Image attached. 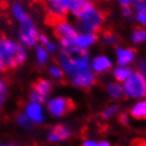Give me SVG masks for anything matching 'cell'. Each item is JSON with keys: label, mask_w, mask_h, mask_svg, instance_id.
I'll return each mask as SVG.
<instances>
[{"label": "cell", "mask_w": 146, "mask_h": 146, "mask_svg": "<svg viewBox=\"0 0 146 146\" xmlns=\"http://www.w3.org/2000/svg\"><path fill=\"white\" fill-rule=\"evenodd\" d=\"M58 60H60V66L62 69L71 76H74L76 73L82 71H87L89 63L88 52L77 46L62 48Z\"/></svg>", "instance_id": "cell-1"}, {"label": "cell", "mask_w": 146, "mask_h": 146, "mask_svg": "<svg viewBox=\"0 0 146 146\" xmlns=\"http://www.w3.org/2000/svg\"><path fill=\"white\" fill-rule=\"evenodd\" d=\"M0 51L4 57L6 69H14L25 62L26 53L24 48L17 43L3 37L0 38Z\"/></svg>", "instance_id": "cell-2"}, {"label": "cell", "mask_w": 146, "mask_h": 146, "mask_svg": "<svg viewBox=\"0 0 146 146\" xmlns=\"http://www.w3.org/2000/svg\"><path fill=\"white\" fill-rule=\"evenodd\" d=\"M105 17H107V14L104 11L94 9L88 15H86L82 19H78L77 25L79 31H82L83 34H97L100 30Z\"/></svg>", "instance_id": "cell-3"}, {"label": "cell", "mask_w": 146, "mask_h": 146, "mask_svg": "<svg viewBox=\"0 0 146 146\" xmlns=\"http://www.w3.org/2000/svg\"><path fill=\"white\" fill-rule=\"evenodd\" d=\"M123 88L124 93L130 98L146 97V78L140 72H131Z\"/></svg>", "instance_id": "cell-4"}, {"label": "cell", "mask_w": 146, "mask_h": 146, "mask_svg": "<svg viewBox=\"0 0 146 146\" xmlns=\"http://www.w3.org/2000/svg\"><path fill=\"white\" fill-rule=\"evenodd\" d=\"M53 29V32L56 35V37L60 40L62 48H68V47L74 46V41L78 37V32L73 29L71 25H68L67 23H61L56 25Z\"/></svg>", "instance_id": "cell-5"}, {"label": "cell", "mask_w": 146, "mask_h": 146, "mask_svg": "<svg viewBox=\"0 0 146 146\" xmlns=\"http://www.w3.org/2000/svg\"><path fill=\"white\" fill-rule=\"evenodd\" d=\"M51 83L47 79L38 78L32 83L31 86V93H30V99L35 104H43L46 102V98L51 93Z\"/></svg>", "instance_id": "cell-6"}, {"label": "cell", "mask_w": 146, "mask_h": 146, "mask_svg": "<svg viewBox=\"0 0 146 146\" xmlns=\"http://www.w3.org/2000/svg\"><path fill=\"white\" fill-rule=\"evenodd\" d=\"M76 105L74 102L69 98H64V97H58V98H53L48 102V111L52 114L53 116H63L66 114H69L71 111L74 110Z\"/></svg>", "instance_id": "cell-7"}, {"label": "cell", "mask_w": 146, "mask_h": 146, "mask_svg": "<svg viewBox=\"0 0 146 146\" xmlns=\"http://www.w3.org/2000/svg\"><path fill=\"white\" fill-rule=\"evenodd\" d=\"M19 37L21 40V42L27 47H32L34 45H36V42H37V40H38V32L36 30V27H35L34 23L31 21V19L25 21V23H21Z\"/></svg>", "instance_id": "cell-8"}, {"label": "cell", "mask_w": 146, "mask_h": 146, "mask_svg": "<svg viewBox=\"0 0 146 146\" xmlns=\"http://www.w3.org/2000/svg\"><path fill=\"white\" fill-rule=\"evenodd\" d=\"M72 82L73 84L79 87V88H89V87H92L97 83V77L87 69V71L76 73L72 77Z\"/></svg>", "instance_id": "cell-9"}, {"label": "cell", "mask_w": 146, "mask_h": 146, "mask_svg": "<svg viewBox=\"0 0 146 146\" xmlns=\"http://www.w3.org/2000/svg\"><path fill=\"white\" fill-rule=\"evenodd\" d=\"M94 9L96 8H94V5L89 0H73V3L71 4V8H69V10H71L78 19H82V17H84L86 15H88Z\"/></svg>", "instance_id": "cell-10"}, {"label": "cell", "mask_w": 146, "mask_h": 146, "mask_svg": "<svg viewBox=\"0 0 146 146\" xmlns=\"http://www.w3.org/2000/svg\"><path fill=\"white\" fill-rule=\"evenodd\" d=\"M38 1L41 4L46 5L51 11L66 15L69 8H71V4L73 3V0H38Z\"/></svg>", "instance_id": "cell-11"}, {"label": "cell", "mask_w": 146, "mask_h": 146, "mask_svg": "<svg viewBox=\"0 0 146 146\" xmlns=\"http://www.w3.org/2000/svg\"><path fill=\"white\" fill-rule=\"evenodd\" d=\"M69 136H71V131H69L63 124L54 125L48 133V140L52 142L63 141L66 139H68Z\"/></svg>", "instance_id": "cell-12"}, {"label": "cell", "mask_w": 146, "mask_h": 146, "mask_svg": "<svg viewBox=\"0 0 146 146\" xmlns=\"http://www.w3.org/2000/svg\"><path fill=\"white\" fill-rule=\"evenodd\" d=\"M135 54H136V51L134 48H118L116 56H118L119 66L123 67V66H126L127 63H130L135 58Z\"/></svg>", "instance_id": "cell-13"}, {"label": "cell", "mask_w": 146, "mask_h": 146, "mask_svg": "<svg viewBox=\"0 0 146 146\" xmlns=\"http://www.w3.org/2000/svg\"><path fill=\"white\" fill-rule=\"evenodd\" d=\"M97 38H98L97 34H82V35H78V37L76 38V41H74V46L79 47V48L86 50L87 47L93 45V43L97 41Z\"/></svg>", "instance_id": "cell-14"}, {"label": "cell", "mask_w": 146, "mask_h": 146, "mask_svg": "<svg viewBox=\"0 0 146 146\" xmlns=\"http://www.w3.org/2000/svg\"><path fill=\"white\" fill-rule=\"evenodd\" d=\"M111 68V62L104 56H99L93 61V71L96 73H105Z\"/></svg>", "instance_id": "cell-15"}, {"label": "cell", "mask_w": 146, "mask_h": 146, "mask_svg": "<svg viewBox=\"0 0 146 146\" xmlns=\"http://www.w3.org/2000/svg\"><path fill=\"white\" fill-rule=\"evenodd\" d=\"M26 115L30 118L32 121L35 123H40L43 120V113H42V109L38 104H35L32 103L27 107L26 109Z\"/></svg>", "instance_id": "cell-16"}, {"label": "cell", "mask_w": 146, "mask_h": 146, "mask_svg": "<svg viewBox=\"0 0 146 146\" xmlns=\"http://www.w3.org/2000/svg\"><path fill=\"white\" fill-rule=\"evenodd\" d=\"M130 114L134 119L145 120L146 119V100H141L136 103L130 110Z\"/></svg>", "instance_id": "cell-17"}, {"label": "cell", "mask_w": 146, "mask_h": 146, "mask_svg": "<svg viewBox=\"0 0 146 146\" xmlns=\"http://www.w3.org/2000/svg\"><path fill=\"white\" fill-rule=\"evenodd\" d=\"M108 92L113 99H119L124 96V88L119 83H110L108 86Z\"/></svg>", "instance_id": "cell-18"}, {"label": "cell", "mask_w": 146, "mask_h": 146, "mask_svg": "<svg viewBox=\"0 0 146 146\" xmlns=\"http://www.w3.org/2000/svg\"><path fill=\"white\" fill-rule=\"evenodd\" d=\"M130 74H131V69L125 68V67H120L114 71V77L118 82H125L129 78Z\"/></svg>", "instance_id": "cell-19"}, {"label": "cell", "mask_w": 146, "mask_h": 146, "mask_svg": "<svg viewBox=\"0 0 146 146\" xmlns=\"http://www.w3.org/2000/svg\"><path fill=\"white\" fill-rule=\"evenodd\" d=\"M13 11H14V15L16 16V19L20 21V23H25V21L30 20V16L26 15L24 11V9L21 8V5L19 4H14V8H13Z\"/></svg>", "instance_id": "cell-20"}, {"label": "cell", "mask_w": 146, "mask_h": 146, "mask_svg": "<svg viewBox=\"0 0 146 146\" xmlns=\"http://www.w3.org/2000/svg\"><path fill=\"white\" fill-rule=\"evenodd\" d=\"M133 41L135 43H142L146 41V30L141 27L135 29L133 32Z\"/></svg>", "instance_id": "cell-21"}, {"label": "cell", "mask_w": 146, "mask_h": 146, "mask_svg": "<svg viewBox=\"0 0 146 146\" xmlns=\"http://www.w3.org/2000/svg\"><path fill=\"white\" fill-rule=\"evenodd\" d=\"M103 38H104V41L109 43V45H118L119 43V37L116 36L115 34H113L111 31H105L104 32V35H103Z\"/></svg>", "instance_id": "cell-22"}, {"label": "cell", "mask_w": 146, "mask_h": 146, "mask_svg": "<svg viewBox=\"0 0 146 146\" xmlns=\"http://www.w3.org/2000/svg\"><path fill=\"white\" fill-rule=\"evenodd\" d=\"M36 53H37V61H38V63H41V64L46 63L48 54H47V51L43 48L42 46L37 47V51H36Z\"/></svg>", "instance_id": "cell-23"}, {"label": "cell", "mask_w": 146, "mask_h": 146, "mask_svg": "<svg viewBox=\"0 0 146 146\" xmlns=\"http://www.w3.org/2000/svg\"><path fill=\"white\" fill-rule=\"evenodd\" d=\"M118 110H119V107H116V105H113V107L105 109V110L102 113V116H103V118H110V116L116 114Z\"/></svg>", "instance_id": "cell-24"}, {"label": "cell", "mask_w": 146, "mask_h": 146, "mask_svg": "<svg viewBox=\"0 0 146 146\" xmlns=\"http://www.w3.org/2000/svg\"><path fill=\"white\" fill-rule=\"evenodd\" d=\"M133 5L137 11L146 10V0H133Z\"/></svg>", "instance_id": "cell-25"}, {"label": "cell", "mask_w": 146, "mask_h": 146, "mask_svg": "<svg viewBox=\"0 0 146 146\" xmlns=\"http://www.w3.org/2000/svg\"><path fill=\"white\" fill-rule=\"evenodd\" d=\"M19 123H20V125L24 127H30L32 125V120L29 118L27 115H21L19 118Z\"/></svg>", "instance_id": "cell-26"}, {"label": "cell", "mask_w": 146, "mask_h": 146, "mask_svg": "<svg viewBox=\"0 0 146 146\" xmlns=\"http://www.w3.org/2000/svg\"><path fill=\"white\" fill-rule=\"evenodd\" d=\"M83 146H110L109 145V142L107 141H100V142H94V141H86L84 144H83Z\"/></svg>", "instance_id": "cell-27"}, {"label": "cell", "mask_w": 146, "mask_h": 146, "mask_svg": "<svg viewBox=\"0 0 146 146\" xmlns=\"http://www.w3.org/2000/svg\"><path fill=\"white\" fill-rule=\"evenodd\" d=\"M136 19L140 21L142 25L146 26V10H142V11H137L136 13Z\"/></svg>", "instance_id": "cell-28"}, {"label": "cell", "mask_w": 146, "mask_h": 146, "mask_svg": "<svg viewBox=\"0 0 146 146\" xmlns=\"http://www.w3.org/2000/svg\"><path fill=\"white\" fill-rule=\"evenodd\" d=\"M137 69H139L137 72H140L141 74L146 78V61H141V62H139V64H137Z\"/></svg>", "instance_id": "cell-29"}, {"label": "cell", "mask_w": 146, "mask_h": 146, "mask_svg": "<svg viewBox=\"0 0 146 146\" xmlns=\"http://www.w3.org/2000/svg\"><path fill=\"white\" fill-rule=\"evenodd\" d=\"M50 73L56 78H61L62 77V72H61V69L58 67H52L50 69Z\"/></svg>", "instance_id": "cell-30"}, {"label": "cell", "mask_w": 146, "mask_h": 146, "mask_svg": "<svg viewBox=\"0 0 146 146\" xmlns=\"http://www.w3.org/2000/svg\"><path fill=\"white\" fill-rule=\"evenodd\" d=\"M120 5L123 8H131V4H133V0H119Z\"/></svg>", "instance_id": "cell-31"}, {"label": "cell", "mask_w": 146, "mask_h": 146, "mask_svg": "<svg viewBox=\"0 0 146 146\" xmlns=\"http://www.w3.org/2000/svg\"><path fill=\"white\" fill-rule=\"evenodd\" d=\"M0 71H6V66H5L4 57H3L1 51H0Z\"/></svg>", "instance_id": "cell-32"}, {"label": "cell", "mask_w": 146, "mask_h": 146, "mask_svg": "<svg viewBox=\"0 0 146 146\" xmlns=\"http://www.w3.org/2000/svg\"><path fill=\"white\" fill-rule=\"evenodd\" d=\"M0 96L4 97V98L6 96V87H5V84L1 81H0Z\"/></svg>", "instance_id": "cell-33"}, {"label": "cell", "mask_w": 146, "mask_h": 146, "mask_svg": "<svg viewBox=\"0 0 146 146\" xmlns=\"http://www.w3.org/2000/svg\"><path fill=\"white\" fill-rule=\"evenodd\" d=\"M133 146H146V141L141 140V139H137V140L133 141Z\"/></svg>", "instance_id": "cell-34"}, {"label": "cell", "mask_w": 146, "mask_h": 146, "mask_svg": "<svg viewBox=\"0 0 146 146\" xmlns=\"http://www.w3.org/2000/svg\"><path fill=\"white\" fill-rule=\"evenodd\" d=\"M0 146H15V145H13V144H0Z\"/></svg>", "instance_id": "cell-35"}, {"label": "cell", "mask_w": 146, "mask_h": 146, "mask_svg": "<svg viewBox=\"0 0 146 146\" xmlns=\"http://www.w3.org/2000/svg\"><path fill=\"white\" fill-rule=\"evenodd\" d=\"M4 99H5L4 97H1V96H0V105H1V103H3V100H4Z\"/></svg>", "instance_id": "cell-36"}]
</instances>
